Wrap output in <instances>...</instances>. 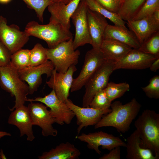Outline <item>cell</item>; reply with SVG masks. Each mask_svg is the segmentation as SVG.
<instances>
[{"label": "cell", "instance_id": "obj_1", "mask_svg": "<svg viewBox=\"0 0 159 159\" xmlns=\"http://www.w3.org/2000/svg\"><path fill=\"white\" fill-rule=\"evenodd\" d=\"M141 106L135 98L125 104L120 101H115L111 104V111L95 125V128L112 127L119 132L125 133L130 129L131 123L138 115Z\"/></svg>", "mask_w": 159, "mask_h": 159}, {"label": "cell", "instance_id": "obj_2", "mask_svg": "<svg viewBox=\"0 0 159 159\" xmlns=\"http://www.w3.org/2000/svg\"><path fill=\"white\" fill-rule=\"evenodd\" d=\"M134 126L140 139V145L150 149L159 158V114L146 109L135 121Z\"/></svg>", "mask_w": 159, "mask_h": 159}, {"label": "cell", "instance_id": "obj_3", "mask_svg": "<svg viewBox=\"0 0 159 159\" xmlns=\"http://www.w3.org/2000/svg\"><path fill=\"white\" fill-rule=\"evenodd\" d=\"M24 31L30 37L34 36L44 40L49 48H54L73 37L70 30L65 29L60 24L51 19L48 24L44 25L34 21H30L26 25Z\"/></svg>", "mask_w": 159, "mask_h": 159}, {"label": "cell", "instance_id": "obj_4", "mask_svg": "<svg viewBox=\"0 0 159 159\" xmlns=\"http://www.w3.org/2000/svg\"><path fill=\"white\" fill-rule=\"evenodd\" d=\"M0 86L15 98V105L10 110L24 105L29 94L28 85L19 77L18 70L11 63L0 67Z\"/></svg>", "mask_w": 159, "mask_h": 159}, {"label": "cell", "instance_id": "obj_5", "mask_svg": "<svg viewBox=\"0 0 159 159\" xmlns=\"http://www.w3.org/2000/svg\"><path fill=\"white\" fill-rule=\"evenodd\" d=\"M48 60L53 64L57 72L64 73L71 66L78 63L80 52L75 49L73 37L53 48H47Z\"/></svg>", "mask_w": 159, "mask_h": 159}, {"label": "cell", "instance_id": "obj_6", "mask_svg": "<svg viewBox=\"0 0 159 159\" xmlns=\"http://www.w3.org/2000/svg\"><path fill=\"white\" fill-rule=\"evenodd\" d=\"M105 59L100 49L92 48L85 54L84 63L78 76L74 79L71 92L80 90L99 69Z\"/></svg>", "mask_w": 159, "mask_h": 159}, {"label": "cell", "instance_id": "obj_7", "mask_svg": "<svg viewBox=\"0 0 159 159\" xmlns=\"http://www.w3.org/2000/svg\"><path fill=\"white\" fill-rule=\"evenodd\" d=\"M115 62L105 60V62L86 84L83 96V107H89L95 95L104 89L109 82L110 76L114 70Z\"/></svg>", "mask_w": 159, "mask_h": 159}, {"label": "cell", "instance_id": "obj_8", "mask_svg": "<svg viewBox=\"0 0 159 159\" xmlns=\"http://www.w3.org/2000/svg\"><path fill=\"white\" fill-rule=\"evenodd\" d=\"M26 101H38L44 104L50 109V114L54 119L55 123L61 125L64 124H69L75 116L65 103L58 98L53 90L44 97L27 98Z\"/></svg>", "mask_w": 159, "mask_h": 159}, {"label": "cell", "instance_id": "obj_9", "mask_svg": "<svg viewBox=\"0 0 159 159\" xmlns=\"http://www.w3.org/2000/svg\"><path fill=\"white\" fill-rule=\"evenodd\" d=\"M29 37L25 31H21L18 25H8L6 18L0 16V41L12 54L22 49Z\"/></svg>", "mask_w": 159, "mask_h": 159}, {"label": "cell", "instance_id": "obj_10", "mask_svg": "<svg viewBox=\"0 0 159 159\" xmlns=\"http://www.w3.org/2000/svg\"><path fill=\"white\" fill-rule=\"evenodd\" d=\"M87 9L85 2L81 0L71 17L75 30L73 40V47L75 49L86 44H92L87 19Z\"/></svg>", "mask_w": 159, "mask_h": 159}, {"label": "cell", "instance_id": "obj_11", "mask_svg": "<svg viewBox=\"0 0 159 159\" xmlns=\"http://www.w3.org/2000/svg\"><path fill=\"white\" fill-rule=\"evenodd\" d=\"M82 142L87 143L89 149L94 150L98 154L101 152L99 147L110 151L117 147H125L126 143L118 137L102 131L88 134L82 133L76 137Z\"/></svg>", "mask_w": 159, "mask_h": 159}, {"label": "cell", "instance_id": "obj_12", "mask_svg": "<svg viewBox=\"0 0 159 159\" xmlns=\"http://www.w3.org/2000/svg\"><path fill=\"white\" fill-rule=\"evenodd\" d=\"M65 103L76 117V123L78 125L76 136L79 135L83 128L95 125L105 115L111 111L110 108L100 109L90 107H80L74 104L69 99Z\"/></svg>", "mask_w": 159, "mask_h": 159}, {"label": "cell", "instance_id": "obj_13", "mask_svg": "<svg viewBox=\"0 0 159 159\" xmlns=\"http://www.w3.org/2000/svg\"><path fill=\"white\" fill-rule=\"evenodd\" d=\"M30 102L27 107L33 125L38 126L41 128L42 134L44 137L56 136L58 131L52 126L55 123L54 120L47 109V107L41 102Z\"/></svg>", "mask_w": 159, "mask_h": 159}, {"label": "cell", "instance_id": "obj_14", "mask_svg": "<svg viewBox=\"0 0 159 159\" xmlns=\"http://www.w3.org/2000/svg\"><path fill=\"white\" fill-rule=\"evenodd\" d=\"M77 70L75 65L71 66L64 73L58 72L54 69L49 80L46 82L48 87L54 90L58 98L64 102L68 99L73 74Z\"/></svg>", "mask_w": 159, "mask_h": 159}, {"label": "cell", "instance_id": "obj_15", "mask_svg": "<svg viewBox=\"0 0 159 159\" xmlns=\"http://www.w3.org/2000/svg\"><path fill=\"white\" fill-rule=\"evenodd\" d=\"M54 67L52 62L48 60L46 62L39 65L29 66L18 70L20 79L26 82L29 88V94H33L36 91L42 82V76L47 75L50 77Z\"/></svg>", "mask_w": 159, "mask_h": 159}, {"label": "cell", "instance_id": "obj_16", "mask_svg": "<svg viewBox=\"0 0 159 159\" xmlns=\"http://www.w3.org/2000/svg\"><path fill=\"white\" fill-rule=\"evenodd\" d=\"M158 57L145 53L138 49H132L121 59L115 62L114 70L146 69L149 68L152 63Z\"/></svg>", "mask_w": 159, "mask_h": 159}, {"label": "cell", "instance_id": "obj_17", "mask_svg": "<svg viewBox=\"0 0 159 159\" xmlns=\"http://www.w3.org/2000/svg\"><path fill=\"white\" fill-rule=\"evenodd\" d=\"M7 122L18 128L20 137L25 135L27 140L29 141H32L34 139L32 129L33 125L28 107L24 105L15 109L9 115Z\"/></svg>", "mask_w": 159, "mask_h": 159}, {"label": "cell", "instance_id": "obj_18", "mask_svg": "<svg viewBox=\"0 0 159 159\" xmlns=\"http://www.w3.org/2000/svg\"><path fill=\"white\" fill-rule=\"evenodd\" d=\"M126 24L140 45L151 36L159 32V21L152 15L138 20L127 21Z\"/></svg>", "mask_w": 159, "mask_h": 159}, {"label": "cell", "instance_id": "obj_19", "mask_svg": "<svg viewBox=\"0 0 159 159\" xmlns=\"http://www.w3.org/2000/svg\"><path fill=\"white\" fill-rule=\"evenodd\" d=\"M80 1L72 0L66 4L53 2L47 7L51 14L49 19L56 21L65 29L70 30L71 17Z\"/></svg>", "mask_w": 159, "mask_h": 159}, {"label": "cell", "instance_id": "obj_20", "mask_svg": "<svg viewBox=\"0 0 159 159\" xmlns=\"http://www.w3.org/2000/svg\"><path fill=\"white\" fill-rule=\"evenodd\" d=\"M87 16L92 48L100 49L108 23L102 15L88 8Z\"/></svg>", "mask_w": 159, "mask_h": 159}, {"label": "cell", "instance_id": "obj_21", "mask_svg": "<svg viewBox=\"0 0 159 159\" xmlns=\"http://www.w3.org/2000/svg\"><path fill=\"white\" fill-rule=\"evenodd\" d=\"M104 39L115 41L132 49H139L140 44L133 33L126 27L108 24L105 31Z\"/></svg>", "mask_w": 159, "mask_h": 159}, {"label": "cell", "instance_id": "obj_22", "mask_svg": "<svg viewBox=\"0 0 159 159\" xmlns=\"http://www.w3.org/2000/svg\"><path fill=\"white\" fill-rule=\"evenodd\" d=\"M139 135L136 130L127 139V159H158L150 149L142 148Z\"/></svg>", "mask_w": 159, "mask_h": 159}, {"label": "cell", "instance_id": "obj_23", "mask_svg": "<svg viewBox=\"0 0 159 159\" xmlns=\"http://www.w3.org/2000/svg\"><path fill=\"white\" fill-rule=\"evenodd\" d=\"M81 153L73 144L67 142L43 153L38 158L39 159H77Z\"/></svg>", "mask_w": 159, "mask_h": 159}, {"label": "cell", "instance_id": "obj_24", "mask_svg": "<svg viewBox=\"0 0 159 159\" xmlns=\"http://www.w3.org/2000/svg\"><path fill=\"white\" fill-rule=\"evenodd\" d=\"M132 48L114 40L104 39L100 48L105 60L114 62L118 61Z\"/></svg>", "mask_w": 159, "mask_h": 159}, {"label": "cell", "instance_id": "obj_25", "mask_svg": "<svg viewBox=\"0 0 159 159\" xmlns=\"http://www.w3.org/2000/svg\"><path fill=\"white\" fill-rule=\"evenodd\" d=\"M146 0H121L118 14L124 21L132 20Z\"/></svg>", "mask_w": 159, "mask_h": 159}, {"label": "cell", "instance_id": "obj_26", "mask_svg": "<svg viewBox=\"0 0 159 159\" xmlns=\"http://www.w3.org/2000/svg\"><path fill=\"white\" fill-rule=\"evenodd\" d=\"M84 1L88 8L96 12L108 19L114 25L126 27L125 22L118 14L111 12L105 9L95 0H81Z\"/></svg>", "mask_w": 159, "mask_h": 159}, {"label": "cell", "instance_id": "obj_27", "mask_svg": "<svg viewBox=\"0 0 159 159\" xmlns=\"http://www.w3.org/2000/svg\"><path fill=\"white\" fill-rule=\"evenodd\" d=\"M130 88L129 84L126 82L116 83L111 82H108L104 89L108 98L112 102L123 96Z\"/></svg>", "mask_w": 159, "mask_h": 159}, {"label": "cell", "instance_id": "obj_28", "mask_svg": "<svg viewBox=\"0 0 159 159\" xmlns=\"http://www.w3.org/2000/svg\"><path fill=\"white\" fill-rule=\"evenodd\" d=\"M30 50L21 49L11 55V63L18 70L29 66Z\"/></svg>", "mask_w": 159, "mask_h": 159}, {"label": "cell", "instance_id": "obj_29", "mask_svg": "<svg viewBox=\"0 0 159 159\" xmlns=\"http://www.w3.org/2000/svg\"><path fill=\"white\" fill-rule=\"evenodd\" d=\"M30 52L29 66L39 65L48 60L47 54V48L39 43H37Z\"/></svg>", "mask_w": 159, "mask_h": 159}, {"label": "cell", "instance_id": "obj_30", "mask_svg": "<svg viewBox=\"0 0 159 159\" xmlns=\"http://www.w3.org/2000/svg\"><path fill=\"white\" fill-rule=\"evenodd\" d=\"M138 49L145 53L159 57V32L148 38Z\"/></svg>", "mask_w": 159, "mask_h": 159}, {"label": "cell", "instance_id": "obj_31", "mask_svg": "<svg viewBox=\"0 0 159 159\" xmlns=\"http://www.w3.org/2000/svg\"><path fill=\"white\" fill-rule=\"evenodd\" d=\"M158 9L159 0H146L132 20H138L151 16Z\"/></svg>", "mask_w": 159, "mask_h": 159}, {"label": "cell", "instance_id": "obj_32", "mask_svg": "<svg viewBox=\"0 0 159 159\" xmlns=\"http://www.w3.org/2000/svg\"><path fill=\"white\" fill-rule=\"evenodd\" d=\"M29 8L35 12L39 20L43 21V14L45 9L54 2L52 0H22Z\"/></svg>", "mask_w": 159, "mask_h": 159}, {"label": "cell", "instance_id": "obj_33", "mask_svg": "<svg viewBox=\"0 0 159 159\" xmlns=\"http://www.w3.org/2000/svg\"><path fill=\"white\" fill-rule=\"evenodd\" d=\"M112 102L108 98L104 89L98 92L94 95L89 107L97 109L110 108Z\"/></svg>", "mask_w": 159, "mask_h": 159}, {"label": "cell", "instance_id": "obj_34", "mask_svg": "<svg viewBox=\"0 0 159 159\" xmlns=\"http://www.w3.org/2000/svg\"><path fill=\"white\" fill-rule=\"evenodd\" d=\"M146 96L155 99L159 98V76L155 75L150 80L149 84L142 87Z\"/></svg>", "mask_w": 159, "mask_h": 159}, {"label": "cell", "instance_id": "obj_35", "mask_svg": "<svg viewBox=\"0 0 159 159\" xmlns=\"http://www.w3.org/2000/svg\"><path fill=\"white\" fill-rule=\"evenodd\" d=\"M12 54L0 41V67L7 66L11 63Z\"/></svg>", "mask_w": 159, "mask_h": 159}, {"label": "cell", "instance_id": "obj_36", "mask_svg": "<svg viewBox=\"0 0 159 159\" xmlns=\"http://www.w3.org/2000/svg\"><path fill=\"white\" fill-rule=\"evenodd\" d=\"M103 7L108 11L118 13L120 7V2L117 0H95Z\"/></svg>", "mask_w": 159, "mask_h": 159}, {"label": "cell", "instance_id": "obj_37", "mask_svg": "<svg viewBox=\"0 0 159 159\" xmlns=\"http://www.w3.org/2000/svg\"><path fill=\"white\" fill-rule=\"evenodd\" d=\"M121 150L120 147H116L110 150L109 153L104 154L100 159H120Z\"/></svg>", "mask_w": 159, "mask_h": 159}, {"label": "cell", "instance_id": "obj_38", "mask_svg": "<svg viewBox=\"0 0 159 159\" xmlns=\"http://www.w3.org/2000/svg\"><path fill=\"white\" fill-rule=\"evenodd\" d=\"M149 68L153 72L157 71L159 68V57L157 58L152 63Z\"/></svg>", "mask_w": 159, "mask_h": 159}, {"label": "cell", "instance_id": "obj_39", "mask_svg": "<svg viewBox=\"0 0 159 159\" xmlns=\"http://www.w3.org/2000/svg\"><path fill=\"white\" fill-rule=\"evenodd\" d=\"M152 15L156 20L159 21V9L155 11Z\"/></svg>", "mask_w": 159, "mask_h": 159}, {"label": "cell", "instance_id": "obj_40", "mask_svg": "<svg viewBox=\"0 0 159 159\" xmlns=\"http://www.w3.org/2000/svg\"><path fill=\"white\" fill-rule=\"evenodd\" d=\"M10 133L5 131L0 130V139L2 138L5 136H11Z\"/></svg>", "mask_w": 159, "mask_h": 159}, {"label": "cell", "instance_id": "obj_41", "mask_svg": "<svg viewBox=\"0 0 159 159\" xmlns=\"http://www.w3.org/2000/svg\"><path fill=\"white\" fill-rule=\"evenodd\" d=\"M72 0H52L54 2L61 3L66 4L69 3Z\"/></svg>", "mask_w": 159, "mask_h": 159}, {"label": "cell", "instance_id": "obj_42", "mask_svg": "<svg viewBox=\"0 0 159 159\" xmlns=\"http://www.w3.org/2000/svg\"><path fill=\"white\" fill-rule=\"evenodd\" d=\"M0 158L1 159H6L5 155L4 154L3 151L2 149L0 150Z\"/></svg>", "mask_w": 159, "mask_h": 159}, {"label": "cell", "instance_id": "obj_43", "mask_svg": "<svg viewBox=\"0 0 159 159\" xmlns=\"http://www.w3.org/2000/svg\"><path fill=\"white\" fill-rule=\"evenodd\" d=\"M11 0H0V3L2 4H6L10 2Z\"/></svg>", "mask_w": 159, "mask_h": 159}, {"label": "cell", "instance_id": "obj_44", "mask_svg": "<svg viewBox=\"0 0 159 159\" xmlns=\"http://www.w3.org/2000/svg\"><path fill=\"white\" fill-rule=\"evenodd\" d=\"M117 0V1H119L120 2H120H121V0Z\"/></svg>", "mask_w": 159, "mask_h": 159}, {"label": "cell", "instance_id": "obj_45", "mask_svg": "<svg viewBox=\"0 0 159 159\" xmlns=\"http://www.w3.org/2000/svg\"><path fill=\"white\" fill-rule=\"evenodd\" d=\"M0 159H1L0 156Z\"/></svg>", "mask_w": 159, "mask_h": 159}]
</instances>
